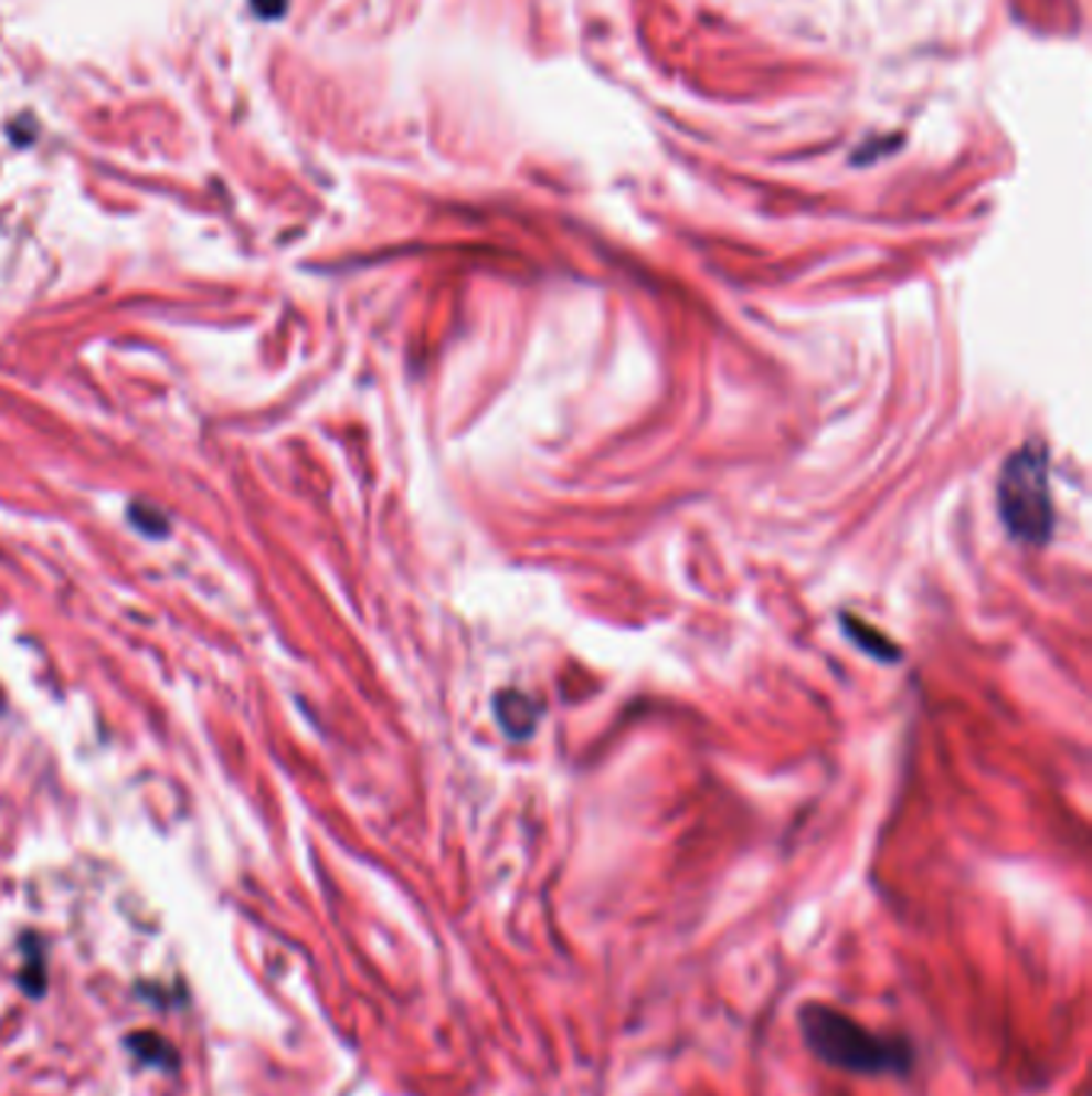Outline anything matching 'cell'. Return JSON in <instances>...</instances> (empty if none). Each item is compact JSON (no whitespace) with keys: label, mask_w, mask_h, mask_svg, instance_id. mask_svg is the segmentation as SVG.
Segmentation results:
<instances>
[{"label":"cell","mask_w":1092,"mask_h":1096,"mask_svg":"<svg viewBox=\"0 0 1092 1096\" xmlns=\"http://www.w3.org/2000/svg\"><path fill=\"white\" fill-rule=\"evenodd\" d=\"M996 507L1006 533L1022 546H1045L1054 533V500H1051V465L1041 443H1028L1013 452L999 472Z\"/></svg>","instance_id":"obj_1"},{"label":"cell","mask_w":1092,"mask_h":1096,"mask_svg":"<svg viewBox=\"0 0 1092 1096\" xmlns=\"http://www.w3.org/2000/svg\"><path fill=\"white\" fill-rule=\"evenodd\" d=\"M802 1032L814 1055L846 1071L881 1074V1071H907L910 1064V1052L903 1042H891L862 1030L830 1007H817V1003L804 1007Z\"/></svg>","instance_id":"obj_2"},{"label":"cell","mask_w":1092,"mask_h":1096,"mask_svg":"<svg viewBox=\"0 0 1092 1096\" xmlns=\"http://www.w3.org/2000/svg\"><path fill=\"white\" fill-rule=\"evenodd\" d=\"M494 715L500 721V728L513 738V741H522L532 735L536 721H539V706L526 696V693H516V689H503L497 693L494 699Z\"/></svg>","instance_id":"obj_3"},{"label":"cell","mask_w":1092,"mask_h":1096,"mask_svg":"<svg viewBox=\"0 0 1092 1096\" xmlns=\"http://www.w3.org/2000/svg\"><path fill=\"white\" fill-rule=\"evenodd\" d=\"M842 622H846V632H849V639L856 642V645L862 647L866 654H874L878 661H898L900 654H898V647L891 645L884 635H878V632H871L868 629L866 622H856V619H849V615H842Z\"/></svg>","instance_id":"obj_4"},{"label":"cell","mask_w":1092,"mask_h":1096,"mask_svg":"<svg viewBox=\"0 0 1092 1096\" xmlns=\"http://www.w3.org/2000/svg\"><path fill=\"white\" fill-rule=\"evenodd\" d=\"M129 1045L135 1048V1055L145 1058V1062L177 1067V1055L170 1052V1045L163 1042L161 1035H155V1032H138V1035H131Z\"/></svg>","instance_id":"obj_5"}]
</instances>
